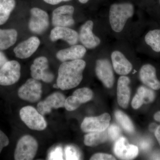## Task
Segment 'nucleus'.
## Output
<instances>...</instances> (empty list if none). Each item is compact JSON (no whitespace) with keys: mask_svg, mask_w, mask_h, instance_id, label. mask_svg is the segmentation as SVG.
I'll return each instance as SVG.
<instances>
[{"mask_svg":"<svg viewBox=\"0 0 160 160\" xmlns=\"http://www.w3.org/2000/svg\"><path fill=\"white\" fill-rule=\"evenodd\" d=\"M72 95L76 97L82 103L89 102L93 97V92L89 88L84 87L76 90Z\"/></svg>","mask_w":160,"mask_h":160,"instance_id":"nucleus-26","label":"nucleus"},{"mask_svg":"<svg viewBox=\"0 0 160 160\" xmlns=\"http://www.w3.org/2000/svg\"><path fill=\"white\" fill-rule=\"evenodd\" d=\"M86 62L82 59L63 62L59 66L57 84L62 90H69L78 86L83 79Z\"/></svg>","mask_w":160,"mask_h":160,"instance_id":"nucleus-1","label":"nucleus"},{"mask_svg":"<svg viewBox=\"0 0 160 160\" xmlns=\"http://www.w3.org/2000/svg\"><path fill=\"white\" fill-rule=\"evenodd\" d=\"M74 8L72 6L65 5L58 7L52 12V23L54 27H69L73 26Z\"/></svg>","mask_w":160,"mask_h":160,"instance_id":"nucleus-9","label":"nucleus"},{"mask_svg":"<svg viewBox=\"0 0 160 160\" xmlns=\"http://www.w3.org/2000/svg\"><path fill=\"white\" fill-rule=\"evenodd\" d=\"M91 160H116L114 157L106 153H98L92 156L90 159Z\"/></svg>","mask_w":160,"mask_h":160,"instance_id":"nucleus-32","label":"nucleus"},{"mask_svg":"<svg viewBox=\"0 0 160 160\" xmlns=\"http://www.w3.org/2000/svg\"><path fill=\"white\" fill-rule=\"evenodd\" d=\"M38 144L33 137L26 135L18 141L15 150L14 157L16 160H31L36 155Z\"/></svg>","mask_w":160,"mask_h":160,"instance_id":"nucleus-3","label":"nucleus"},{"mask_svg":"<svg viewBox=\"0 0 160 160\" xmlns=\"http://www.w3.org/2000/svg\"><path fill=\"white\" fill-rule=\"evenodd\" d=\"M66 99L61 92H54L38 103L37 109L41 114L46 115L50 113L52 109L64 107Z\"/></svg>","mask_w":160,"mask_h":160,"instance_id":"nucleus-11","label":"nucleus"},{"mask_svg":"<svg viewBox=\"0 0 160 160\" xmlns=\"http://www.w3.org/2000/svg\"><path fill=\"white\" fill-rule=\"evenodd\" d=\"M157 127L156 124H153H153H152L150 125V126H149V129H150V131H155Z\"/></svg>","mask_w":160,"mask_h":160,"instance_id":"nucleus-40","label":"nucleus"},{"mask_svg":"<svg viewBox=\"0 0 160 160\" xmlns=\"http://www.w3.org/2000/svg\"><path fill=\"white\" fill-rule=\"evenodd\" d=\"M140 146L142 149L144 150H148L150 149L152 145L151 141L149 139H144L142 140L140 143Z\"/></svg>","mask_w":160,"mask_h":160,"instance_id":"nucleus-35","label":"nucleus"},{"mask_svg":"<svg viewBox=\"0 0 160 160\" xmlns=\"http://www.w3.org/2000/svg\"><path fill=\"white\" fill-rule=\"evenodd\" d=\"M86 47L82 45H73L58 52L56 57L61 62L81 59L86 54Z\"/></svg>","mask_w":160,"mask_h":160,"instance_id":"nucleus-18","label":"nucleus"},{"mask_svg":"<svg viewBox=\"0 0 160 160\" xmlns=\"http://www.w3.org/2000/svg\"><path fill=\"white\" fill-rule=\"evenodd\" d=\"M144 104L142 100L138 93H136L132 102V106L134 109H138Z\"/></svg>","mask_w":160,"mask_h":160,"instance_id":"nucleus-34","label":"nucleus"},{"mask_svg":"<svg viewBox=\"0 0 160 160\" xmlns=\"http://www.w3.org/2000/svg\"><path fill=\"white\" fill-rule=\"evenodd\" d=\"M20 117L26 126L32 130L42 131L47 127V122L42 115L32 106H26L22 108Z\"/></svg>","mask_w":160,"mask_h":160,"instance_id":"nucleus-4","label":"nucleus"},{"mask_svg":"<svg viewBox=\"0 0 160 160\" xmlns=\"http://www.w3.org/2000/svg\"><path fill=\"white\" fill-rule=\"evenodd\" d=\"M96 74L99 79L107 88H110L113 86L114 76L111 64L106 59H99L96 62Z\"/></svg>","mask_w":160,"mask_h":160,"instance_id":"nucleus-12","label":"nucleus"},{"mask_svg":"<svg viewBox=\"0 0 160 160\" xmlns=\"http://www.w3.org/2000/svg\"></svg>","mask_w":160,"mask_h":160,"instance_id":"nucleus-43","label":"nucleus"},{"mask_svg":"<svg viewBox=\"0 0 160 160\" xmlns=\"http://www.w3.org/2000/svg\"><path fill=\"white\" fill-rule=\"evenodd\" d=\"M71 0H44V2L52 5H55L63 2H68Z\"/></svg>","mask_w":160,"mask_h":160,"instance_id":"nucleus-37","label":"nucleus"},{"mask_svg":"<svg viewBox=\"0 0 160 160\" xmlns=\"http://www.w3.org/2000/svg\"><path fill=\"white\" fill-rule=\"evenodd\" d=\"M147 45L156 52H160V29L149 31L145 38Z\"/></svg>","mask_w":160,"mask_h":160,"instance_id":"nucleus-24","label":"nucleus"},{"mask_svg":"<svg viewBox=\"0 0 160 160\" xmlns=\"http://www.w3.org/2000/svg\"><path fill=\"white\" fill-rule=\"evenodd\" d=\"M111 59L115 71L118 74L126 75L131 71L132 65L121 52H113L111 54Z\"/></svg>","mask_w":160,"mask_h":160,"instance_id":"nucleus-20","label":"nucleus"},{"mask_svg":"<svg viewBox=\"0 0 160 160\" xmlns=\"http://www.w3.org/2000/svg\"><path fill=\"white\" fill-rule=\"evenodd\" d=\"M155 132V134L156 138L160 146V126H158Z\"/></svg>","mask_w":160,"mask_h":160,"instance_id":"nucleus-38","label":"nucleus"},{"mask_svg":"<svg viewBox=\"0 0 160 160\" xmlns=\"http://www.w3.org/2000/svg\"><path fill=\"white\" fill-rule=\"evenodd\" d=\"M130 80L127 77L122 76L118 80L117 99L119 105L126 109L129 105L130 98V89L129 87Z\"/></svg>","mask_w":160,"mask_h":160,"instance_id":"nucleus-19","label":"nucleus"},{"mask_svg":"<svg viewBox=\"0 0 160 160\" xmlns=\"http://www.w3.org/2000/svg\"><path fill=\"white\" fill-rule=\"evenodd\" d=\"M18 36L15 29H0V50H6L14 45Z\"/></svg>","mask_w":160,"mask_h":160,"instance_id":"nucleus-21","label":"nucleus"},{"mask_svg":"<svg viewBox=\"0 0 160 160\" xmlns=\"http://www.w3.org/2000/svg\"><path fill=\"white\" fill-rule=\"evenodd\" d=\"M108 137L112 141H116L118 138L121 133L119 127L117 125H112L108 129Z\"/></svg>","mask_w":160,"mask_h":160,"instance_id":"nucleus-30","label":"nucleus"},{"mask_svg":"<svg viewBox=\"0 0 160 160\" xmlns=\"http://www.w3.org/2000/svg\"><path fill=\"white\" fill-rule=\"evenodd\" d=\"M154 118L156 121L160 122V111L154 114Z\"/></svg>","mask_w":160,"mask_h":160,"instance_id":"nucleus-39","label":"nucleus"},{"mask_svg":"<svg viewBox=\"0 0 160 160\" xmlns=\"http://www.w3.org/2000/svg\"><path fill=\"white\" fill-rule=\"evenodd\" d=\"M142 100L144 104H148L153 102L155 95L154 92L144 86H141L138 89L137 92Z\"/></svg>","mask_w":160,"mask_h":160,"instance_id":"nucleus-27","label":"nucleus"},{"mask_svg":"<svg viewBox=\"0 0 160 160\" xmlns=\"http://www.w3.org/2000/svg\"><path fill=\"white\" fill-rule=\"evenodd\" d=\"M78 1L80 3H82V4H85V3H87L89 0H78Z\"/></svg>","mask_w":160,"mask_h":160,"instance_id":"nucleus-41","label":"nucleus"},{"mask_svg":"<svg viewBox=\"0 0 160 160\" xmlns=\"http://www.w3.org/2000/svg\"><path fill=\"white\" fill-rule=\"evenodd\" d=\"M53 87L55 88H57V89H58L59 87L58 86V85H57V84H54V85H53Z\"/></svg>","mask_w":160,"mask_h":160,"instance_id":"nucleus-42","label":"nucleus"},{"mask_svg":"<svg viewBox=\"0 0 160 160\" xmlns=\"http://www.w3.org/2000/svg\"><path fill=\"white\" fill-rule=\"evenodd\" d=\"M9 141L7 136L0 130V153L2 151L4 147L9 145Z\"/></svg>","mask_w":160,"mask_h":160,"instance_id":"nucleus-33","label":"nucleus"},{"mask_svg":"<svg viewBox=\"0 0 160 160\" xmlns=\"http://www.w3.org/2000/svg\"><path fill=\"white\" fill-rule=\"evenodd\" d=\"M134 11V7L131 3L112 4L109 12V22L112 30L117 32H121L127 20L133 16Z\"/></svg>","mask_w":160,"mask_h":160,"instance_id":"nucleus-2","label":"nucleus"},{"mask_svg":"<svg viewBox=\"0 0 160 160\" xmlns=\"http://www.w3.org/2000/svg\"><path fill=\"white\" fill-rule=\"evenodd\" d=\"M113 150L116 155L122 160L133 159L137 156L139 152L137 146L129 144L124 137L117 140Z\"/></svg>","mask_w":160,"mask_h":160,"instance_id":"nucleus-14","label":"nucleus"},{"mask_svg":"<svg viewBox=\"0 0 160 160\" xmlns=\"http://www.w3.org/2000/svg\"><path fill=\"white\" fill-rule=\"evenodd\" d=\"M30 71L32 78L46 83H51L54 78V74L49 70V61L45 57L36 58L30 67Z\"/></svg>","mask_w":160,"mask_h":160,"instance_id":"nucleus-8","label":"nucleus"},{"mask_svg":"<svg viewBox=\"0 0 160 160\" xmlns=\"http://www.w3.org/2000/svg\"><path fill=\"white\" fill-rule=\"evenodd\" d=\"M8 60L6 57V55L2 52L0 51V69L7 62Z\"/></svg>","mask_w":160,"mask_h":160,"instance_id":"nucleus-36","label":"nucleus"},{"mask_svg":"<svg viewBox=\"0 0 160 160\" xmlns=\"http://www.w3.org/2000/svg\"><path fill=\"white\" fill-rule=\"evenodd\" d=\"M15 6V0H0V26L8 21Z\"/></svg>","mask_w":160,"mask_h":160,"instance_id":"nucleus-23","label":"nucleus"},{"mask_svg":"<svg viewBox=\"0 0 160 160\" xmlns=\"http://www.w3.org/2000/svg\"><path fill=\"white\" fill-rule=\"evenodd\" d=\"M21 69L17 61H8L0 69V85L11 86L17 82L21 77Z\"/></svg>","mask_w":160,"mask_h":160,"instance_id":"nucleus-6","label":"nucleus"},{"mask_svg":"<svg viewBox=\"0 0 160 160\" xmlns=\"http://www.w3.org/2000/svg\"><path fill=\"white\" fill-rule=\"evenodd\" d=\"M62 149L60 146H58L52 149L48 156L49 160H63Z\"/></svg>","mask_w":160,"mask_h":160,"instance_id":"nucleus-31","label":"nucleus"},{"mask_svg":"<svg viewBox=\"0 0 160 160\" xmlns=\"http://www.w3.org/2000/svg\"><path fill=\"white\" fill-rule=\"evenodd\" d=\"M40 41L36 37H32L19 43L13 49L16 56L20 59L28 58L36 51L40 46Z\"/></svg>","mask_w":160,"mask_h":160,"instance_id":"nucleus-15","label":"nucleus"},{"mask_svg":"<svg viewBox=\"0 0 160 160\" xmlns=\"http://www.w3.org/2000/svg\"><path fill=\"white\" fill-rule=\"evenodd\" d=\"M52 42L59 39L65 41L70 46L76 45L79 40V34L75 30L67 27H55L50 32Z\"/></svg>","mask_w":160,"mask_h":160,"instance_id":"nucleus-16","label":"nucleus"},{"mask_svg":"<svg viewBox=\"0 0 160 160\" xmlns=\"http://www.w3.org/2000/svg\"><path fill=\"white\" fill-rule=\"evenodd\" d=\"M42 86L38 80L32 78L27 80L18 90V96L21 99L29 102L39 101L42 94Z\"/></svg>","mask_w":160,"mask_h":160,"instance_id":"nucleus-5","label":"nucleus"},{"mask_svg":"<svg viewBox=\"0 0 160 160\" xmlns=\"http://www.w3.org/2000/svg\"><path fill=\"white\" fill-rule=\"evenodd\" d=\"M66 160H79L80 155L78 149L72 146H66L65 149Z\"/></svg>","mask_w":160,"mask_h":160,"instance_id":"nucleus-29","label":"nucleus"},{"mask_svg":"<svg viewBox=\"0 0 160 160\" xmlns=\"http://www.w3.org/2000/svg\"><path fill=\"white\" fill-rule=\"evenodd\" d=\"M108 137V130L88 132L84 137V143L86 146L95 147L105 142Z\"/></svg>","mask_w":160,"mask_h":160,"instance_id":"nucleus-22","label":"nucleus"},{"mask_svg":"<svg viewBox=\"0 0 160 160\" xmlns=\"http://www.w3.org/2000/svg\"><path fill=\"white\" fill-rule=\"evenodd\" d=\"M82 103L76 97L72 95L65 100L64 107L68 111H72L78 109Z\"/></svg>","mask_w":160,"mask_h":160,"instance_id":"nucleus-28","label":"nucleus"},{"mask_svg":"<svg viewBox=\"0 0 160 160\" xmlns=\"http://www.w3.org/2000/svg\"><path fill=\"white\" fill-rule=\"evenodd\" d=\"M93 22L89 20L83 24L80 28L79 40L83 46L87 49L96 48L101 43L99 38L93 34Z\"/></svg>","mask_w":160,"mask_h":160,"instance_id":"nucleus-13","label":"nucleus"},{"mask_svg":"<svg viewBox=\"0 0 160 160\" xmlns=\"http://www.w3.org/2000/svg\"><path fill=\"white\" fill-rule=\"evenodd\" d=\"M140 80L143 84L154 90L160 89V82L156 76V70L153 66L146 64L141 68L139 72Z\"/></svg>","mask_w":160,"mask_h":160,"instance_id":"nucleus-17","label":"nucleus"},{"mask_svg":"<svg viewBox=\"0 0 160 160\" xmlns=\"http://www.w3.org/2000/svg\"><path fill=\"white\" fill-rule=\"evenodd\" d=\"M30 19L29 20V30L35 34L44 33L49 26V15L46 11L38 8H33L30 10Z\"/></svg>","mask_w":160,"mask_h":160,"instance_id":"nucleus-7","label":"nucleus"},{"mask_svg":"<svg viewBox=\"0 0 160 160\" xmlns=\"http://www.w3.org/2000/svg\"><path fill=\"white\" fill-rule=\"evenodd\" d=\"M115 117L125 131L130 133L134 132V126L127 115L123 112L118 110L115 112Z\"/></svg>","mask_w":160,"mask_h":160,"instance_id":"nucleus-25","label":"nucleus"},{"mask_svg":"<svg viewBox=\"0 0 160 160\" xmlns=\"http://www.w3.org/2000/svg\"><path fill=\"white\" fill-rule=\"evenodd\" d=\"M110 120V116L107 113L96 117L86 118L81 124V129L86 133L104 131L108 128Z\"/></svg>","mask_w":160,"mask_h":160,"instance_id":"nucleus-10","label":"nucleus"}]
</instances>
